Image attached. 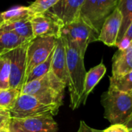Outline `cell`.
Segmentation results:
<instances>
[{
	"mask_svg": "<svg viewBox=\"0 0 132 132\" xmlns=\"http://www.w3.org/2000/svg\"><path fill=\"white\" fill-rule=\"evenodd\" d=\"M63 39L66 51L67 87L70 97V108L72 110H75L81 105L80 100L83 90L86 70L84 65V57L82 56L78 45L65 38Z\"/></svg>",
	"mask_w": 132,
	"mask_h": 132,
	"instance_id": "6da1fadb",
	"label": "cell"
},
{
	"mask_svg": "<svg viewBox=\"0 0 132 132\" xmlns=\"http://www.w3.org/2000/svg\"><path fill=\"white\" fill-rule=\"evenodd\" d=\"M66 84L61 82L51 70L44 76L25 84L20 94L33 95L45 103L61 107Z\"/></svg>",
	"mask_w": 132,
	"mask_h": 132,
	"instance_id": "7a4b0ae2",
	"label": "cell"
},
{
	"mask_svg": "<svg viewBox=\"0 0 132 132\" xmlns=\"http://www.w3.org/2000/svg\"><path fill=\"white\" fill-rule=\"evenodd\" d=\"M101 104L104 118L111 124H125L132 114V95L110 88L103 93Z\"/></svg>",
	"mask_w": 132,
	"mask_h": 132,
	"instance_id": "3957f363",
	"label": "cell"
},
{
	"mask_svg": "<svg viewBox=\"0 0 132 132\" xmlns=\"http://www.w3.org/2000/svg\"><path fill=\"white\" fill-rule=\"evenodd\" d=\"M59 106L45 103L29 94H19L13 108L9 111L11 118H26L44 114L57 115Z\"/></svg>",
	"mask_w": 132,
	"mask_h": 132,
	"instance_id": "277c9868",
	"label": "cell"
},
{
	"mask_svg": "<svg viewBox=\"0 0 132 132\" xmlns=\"http://www.w3.org/2000/svg\"><path fill=\"white\" fill-rule=\"evenodd\" d=\"M60 36L76 43L84 57L89 44L98 41L99 32L79 17L72 22L62 26Z\"/></svg>",
	"mask_w": 132,
	"mask_h": 132,
	"instance_id": "5b68a950",
	"label": "cell"
},
{
	"mask_svg": "<svg viewBox=\"0 0 132 132\" xmlns=\"http://www.w3.org/2000/svg\"><path fill=\"white\" fill-rule=\"evenodd\" d=\"M56 39L53 36H37L29 43L26 50L25 78L33 67L44 62L49 57L54 49Z\"/></svg>",
	"mask_w": 132,
	"mask_h": 132,
	"instance_id": "8992f818",
	"label": "cell"
},
{
	"mask_svg": "<svg viewBox=\"0 0 132 132\" xmlns=\"http://www.w3.org/2000/svg\"><path fill=\"white\" fill-rule=\"evenodd\" d=\"M51 114L26 118H11L9 132H58L57 122Z\"/></svg>",
	"mask_w": 132,
	"mask_h": 132,
	"instance_id": "52a82bcc",
	"label": "cell"
},
{
	"mask_svg": "<svg viewBox=\"0 0 132 132\" xmlns=\"http://www.w3.org/2000/svg\"><path fill=\"white\" fill-rule=\"evenodd\" d=\"M29 43L19 46L7 53L10 59L9 88L16 89L21 91L23 86L26 74V50Z\"/></svg>",
	"mask_w": 132,
	"mask_h": 132,
	"instance_id": "ba28073f",
	"label": "cell"
},
{
	"mask_svg": "<svg viewBox=\"0 0 132 132\" xmlns=\"http://www.w3.org/2000/svg\"><path fill=\"white\" fill-rule=\"evenodd\" d=\"M85 0H59L47 12L62 26L68 25L80 17Z\"/></svg>",
	"mask_w": 132,
	"mask_h": 132,
	"instance_id": "9c48e42d",
	"label": "cell"
},
{
	"mask_svg": "<svg viewBox=\"0 0 132 132\" xmlns=\"http://www.w3.org/2000/svg\"><path fill=\"white\" fill-rule=\"evenodd\" d=\"M33 37L53 36L60 37L62 25L48 12L36 14L30 17Z\"/></svg>",
	"mask_w": 132,
	"mask_h": 132,
	"instance_id": "30bf717a",
	"label": "cell"
},
{
	"mask_svg": "<svg viewBox=\"0 0 132 132\" xmlns=\"http://www.w3.org/2000/svg\"><path fill=\"white\" fill-rule=\"evenodd\" d=\"M121 22L122 16L117 8L104 20L99 32L98 41L102 42L108 46H116Z\"/></svg>",
	"mask_w": 132,
	"mask_h": 132,
	"instance_id": "8fae6325",
	"label": "cell"
},
{
	"mask_svg": "<svg viewBox=\"0 0 132 132\" xmlns=\"http://www.w3.org/2000/svg\"><path fill=\"white\" fill-rule=\"evenodd\" d=\"M51 71L64 84L68 83L67 74V61L65 45L62 37L56 39L55 46L53 52L52 61L51 66Z\"/></svg>",
	"mask_w": 132,
	"mask_h": 132,
	"instance_id": "7c38bea8",
	"label": "cell"
},
{
	"mask_svg": "<svg viewBox=\"0 0 132 132\" xmlns=\"http://www.w3.org/2000/svg\"><path fill=\"white\" fill-rule=\"evenodd\" d=\"M132 70V42L125 50H118L112 59V77L124 75Z\"/></svg>",
	"mask_w": 132,
	"mask_h": 132,
	"instance_id": "4fadbf2b",
	"label": "cell"
},
{
	"mask_svg": "<svg viewBox=\"0 0 132 132\" xmlns=\"http://www.w3.org/2000/svg\"><path fill=\"white\" fill-rule=\"evenodd\" d=\"M106 72H107V68L103 62H101L97 66L91 68L88 72H86L85 81H84L83 90L80 100L81 104H86L89 94L93 91L94 87L98 84L100 80L103 77Z\"/></svg>",
	"mask_w": 132,
	"mask_h": 132,
	"instance_id": "5bb4252c",
	"label": "cell"
},
{
	"mask_svg": "<svg viewBox=\"0 0 132 132\" xmlns=\"http://www.w3.org/2000/svg\"><path fill=\"white\" fill-rule=\"evenodd\" d=\"M30 41L23 39L16 33L0 28V56Z\"/></svg>",
	"mask_w": 132,
	"mask_h": 132,
	"instance_id": "9a60e30c",
	"label": "cell"
},
{
	"mask_svg": "<svg viewBox=\"0 0 132 132\" xmlns=\"http://www.w3.org/2000/svg\"><path fill=\"white\" fill-rule=\"evenodd\" d=\"M0 28L5 30L11 31L19 37L29 41H31L34 38L30 22V18L10 22H4L0 26Z\"/></svg>",
	"mask_w": 132,
	"mask_h": 132,
	"instance_id": "2e32d148",
	"label": "cell"
},
{
	"mask_svg": "<svg viewBox=\"0 0 132 132\" xmlns=\"http://www.w3.org/2000/svg\"><path fill=\"white\" fill-rule=\"evenodd\" d=\"M120 0H98L96 12V19L94 29L100 32L101 26L106 19L117 7Z\"/></svg>",
	"mask_w": 132,
	"mask_h": 132,
	"instance_id": "e0dca14e",
	"label": "cell"
},
{
	"mask_svg": "<svg viewBox=\"0 0 132 132\" xmlns=\"http://www.w3.org/2000/svg\"><path fill=\"white\" fill-rule=\"evenodd\" d=\"M117 8L120 11L122 16L121 26L117 39V43L122 39L124 34L132 22V0H120Z\"/></svg>",
	"mask_w": 132,
	"mask_h": 132,
	"instance_id": "ac0fdd59",
	"label": "cell"
},
{
	"mask_svg": "<svg viewBox=\"0 0 132 132\" xmlns=\"http://www.w3.org/2000/svg\"><path fill=\"white\" fill-rule=\"evenodd\" d=\"M4 22H10L20 19H29L32 16L31 12L26 6H15L2 12Z\"/></svg>",
	"mask_w": 132,
	"mask_h": 132,
	"instance_id": "d6986e66",
	"label": "cell"
},
{
	"mask_svg": "<svg viewBox=\"0 0 132 132\" xmlns=\"http://www.w3.org/2000/svg\"><path fill=\"white\" fill-rule=\"evenodd\" d=\"M110 88L117 90L124 93H130L132 90V70L129 73L119 76V77H110Z\"/></svg>",
	"mask_w": 132,
	"mask_h": 132,
	"instance_id": "ffe728a7",
	"label": "cell"
},
{
	"mask_svg": "<svg viewBox=\"0 0 132 132\" xmlns=\"http://www.w3.org/2000/svg\"><path fill=\"white\" fill-rule=\"evenodd\" d=\"M54 52V50H53ZM53 52L51 53L49 57L43 63H40L39 65L36 66L32 69V70L27 74L24 80V84L29 83L30 81H33L34 80H37L45 74H47L50 70H51V61H52V56H53Z\"/></svg>",
	"mask_w": 132,
	"mask_h": 132,
	"instance_id": "44dd1931",
	"label": "cell"
},
{
	"mask_svg": "<svg viewBox=\"0 0 132 132\" xmlns=\"http://www.w3.org/2000/svg\"><path fill=\"white\" fill-rule=\"evenodd\" d=\"M19 94L20 90L16 89L8 88L0 90V108L10 111Z\"/></svg>",
	"mask_w": 132,
	"mask_h": 132,
	"instance_id": "7402d4cb",
	"label": "cell"
},
{
	"mask_svg": "<svg viewBox=\"0 0 132 132\" xmlns=\"http://www.w3.org/2000/svg\"><path fill=\"white\" fill-rule=\"evenodd\" d=\"M97 1L98 0H85L80 12V17L93 29L95 26Z\"/></svg>",
	"mask_w": 132,
	"mask_h": 132,
	"instance_id": "603a6c76",
	"label": "cell"
},
{
	"mask_svg": "<svg viewBox=\"0 0 132 132\" xmlns=\"http://www.w3.org/2000/svg\"><path fill=\"white\" fill-rule=\"evenodd\" d=\"M10 59L6 53L0 56V90L9 88Z\"/></svg>",
	"mask_w": 132,
	"mask_h": 132,
	"instance_id": "cb8c5ba5",
	"label": "cell"
},
{
	"mask_svg": "<svg viewBox=\"0 0 132 132\" xmlns=\"http://www.w3.org/2000/svg\"><path fill=\"white\" fill-rule=\"evenodd\" d=\"M59 0H35L29 6L31 15L43 14L51 9Z\"/></svg>",
	"mask_w": 132,
	"mask_h": 132,
	"instance_id": "d4e9b609",
	"label": "cell"
},
{
	"mask_svg": "<svg viewBox=\"0 0 132 132\" xmlns=\"http://www.w3.org/2000/svg\"><path fill=\"white\" fill-rule=\"evenodd\" d=\"M132 42V22L130 26H128V29L126 30L125 33L124 34L122 39L116 44V46L118 50H125L127 49L131 43Z\"/></svg>",
	"mask_w": 132,
	"mask_h": 132,
	"instance_id": "484cf974",
	"label": "cell"
},
{
	"mask_svg": "<svg viewBox=\"0 0 132 132\" xmlns=\"http://www.w3.org/2000/svg\"><path fill=\"white\" fill-rule=\"evenodd\" d=\"M11 120L9 111L0 108V130L8 127Z\"/></svg>",
	"mask_w": 132,
	"mask_h": 132,
	"instance_id": "4316f807",
	"label": "cell"
},
{
	"mask_svg": "<svg viewBox=\"0 0 132 132\" xmlns=\"http://www.w3.org/2000/svg\"><path fill=\"white\" fill-rule=\"evenodd\" d=\"M103 132H130V129L124 124H114L103 130Z\"/></svg>",
	"mask_w": 132,
	"mask_h": 132,
	"instance_id": "83f0119b",
	"label": "cell"
},
{
	"mask_svg": "<svg viewBox=\"0 0 132 132\" xmlns=\"http://www.w3.org/2000/svg\"><path fill=\"white\" fill-rule=\"evenodd\" d=\"M77 132H103V131L93 128L86 125V123L84 121H81L79 123V128Z\"/></svg>",
	"mask_w": 132,
	"mask_h": 132,
	"instance_id": "f1b7e54d",
	"label": "cell"
},
{
	"mask_svg": "<svg viewBox=\"0 0 132 132\" xmlns=\"http://www.w3.org/2000/svg\"><path fill=\"white\" fill-rule=\"evenodd\" d=\"M129 129H131L132 128V114L131 115V117L128 118V120L127 121V122L124 124Z\"/></svg>",
	"mask_w": 132,
	"mask_h": 132,
	"instance_id": "f546056e",
	"label": "cell"
},
{
	"mask_svg": "<svg viewBox=\"0 0 132 132\" xmlns=\"http://www.w3.org/2000/svg\"><path fill=\"white\" fill-rule=\"evenodd\" d=\"M3 23H4V20H3L2 16V12H0V26Z\"/></svg>",
	"mask_w": 132,
	"mask_h": 132,
	"instance_id": "4dcf8cb0",
	"label": "cell"
},
{
	"mask_svg": "<svg viewBox=\"0 0 132 132\" xmlns=\"http://www.w3.org/2000/svg\"><path fill=\"white\" fill-rule=\"evenodd\" d=\"M0 132H9L8 131V127H6V128H4L1 129V130H0Z\"/></svg>",
	"mask_w": 132,
	"mask_h": 132,
	"instance_id": "1f68e13d",
	"label": "cell"
},
{
	"mask_svg": "<svg viewBox=\"0 0 132 132\" xmlns=\"http://www.w3.org/2000/svg\"><path fill=\"white\" fill-rule=\"evenodd\" d=\"M129 94H131V95H132V90L131 91V92H130V93H129Z\"/></svg>",
	"mask_w": 132,
	"mask_h": 132,
	"instance_id": "d6a6232c",
	"label": "cell"
},
{
	"mask_svg": "<svg viewBox=\"0 0 132 132\" xmlns=\"http://www.w3.org/2000/svg\"><path fill=\"white\" fill-rule=\"evenodd\" d=\"M130 132H132V128L131 129H130Z\"/></svg>",
	"mask_w": 132,
	"mask_h": 132,
	"instance_id": "836d02e7",
	"label": "cell"
}]
</instances>
